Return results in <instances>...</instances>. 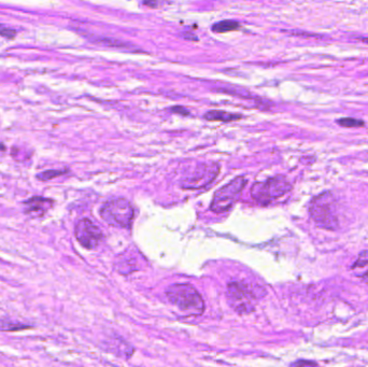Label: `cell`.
<instances>
[{
	"label": "cell",
	"instance_id": "4",
	"mask_svg": "<svg viewBox=\"0 0 368 367\" xmlns=\"http://www.w3.org/2000/svg\"><path fill=\"white\" fill-rule=\"evenodd\" d=\"M292 186L283 177L270 178L266 181L256 183L251 190L252 198L260 204H268L279 197L286 195Z\"/></svg>",
	"mask_w": 368,
	"mask_h": 367
},
{
	"label": "cell",
	"instance_id": "11",
	"mask_svg": "<svg viewBox=\"0 0 368 367\" xmlns=\"http://www.w3.org/2000/svg\"><path fill=\"white\" fill-rule=\"evenodd\" d=\"M204 118L209 120V121H220V122H232L236 121V120L242 118V116L239 114H232L230 112L225 111H209L204 114Z\"/></svg>",
	"mask_w": 368,
	"mask_h": 367
},
{
	"label": "cell",
	"instance_id": "19",
	"mask_svg": "<svg viewBox=\"0 0 368 367\" xmlns=\"http://www.w3.org/2000/svg\"><path fill=\"white\" fill-rule=\"evenodd\" d=\"M358 40L364 42V44H368V38H358Z\"/></svg>",
	"mask_w": 368,
	"mask_h": 367
},
{
	"label": "cell",
	"instance_id": "15",
	"mask_svg": "<svg viewBox=\"0 0 368 367\" xmlns=\"http://www.w3.org/2000/svg\"><path fill=\"white\" fill-rule=\"evenodd\" d=\"M337 123L342 127H363L364 126V121H362V120L354 118H339Z\"/></svg>",
	"mask_w": 368,
	"mask_h": 367
},
{
	"label": "cell",
	"instance_id": "17",
	"mask_svg": "<svg viewBox=\"0 0 368 367\" xmlns=\"http://www.w3.org/2000/svg\"><path fill=\"white\" fill-rule=\"evenodd\" d=\"M174 112H176V114H182V116H188V111L186 110L182 107H174L172 109Z\"/></svg>",
	"mask_w": 368,
	"mask_h": 367
},
{
	"label": "cell",
	"instance_id": "10",
	"mask_svg": "<svg viewBox=\"0 0 368 367\" xmlns=\"http://www.w3.org/2000/svg\"><path fill=\"white\" fill-rule=\"evenodd\" d=\"M351 270L354 276L368 282V251L358 254V260L351 266Z\"/></svg>",
	"mask_w": 368,
	"mask_h": 367
},
{
	"label": "cell",
	"instance_id": "18",
	"mask_svg": "<svg viewBox=\"0 0 368 367\" xmlns=\"http://www.w3.org/2000/svg\"><path fill=\"white\" fill-rule=\"evenodd\" d=\"M292 365H295V366H297V365H300V366H302V365H316V363H314V362H306V361H300V362L293 363Z\"/></svg>",
	"mask_w": 368,
	"mask_h": 367
},
{
	"label": "cell",
	"instance_id": "14",
	"mask_svg": "<svg viewBox=\"0 0 368 367\" xmlns=\"http://www.w3.org/2000/svg\"><path fill=\"white\" fill-rule=\"evenodd\" d=\"M68 170L67 169H64V170H58V169H51V170H46L44 172H40L37 174V179L41 180V181H48L54 178H58L60 176H62L67 174Z\"/></svg>",
	"mask_w": 368,
	"mask_h": 367
},
{
	"label": "cell",
	"instance_id": "13",
	"mask_svg": "<svg viewBox=\"0 0 368 367\" xmlns=\"http://www.w3.org/2000/svg\"><path fill=\"white\" fill-rule=\"evenodd\" d=\"M27 328H32V326H26V324L20 323V322L0 320V330L16 332V330H27Z\"/></svg>",
	"mask_w": 368,
	"mask_h": 367
},
{
	"label": "cell",
	"instance_id": "1",
	"mask_svg": "<svg viewBox=\"0 0 368 367\" xmlns=\"http://www.w3.org/2000/svg\"><path fill=\"white\" fill-rule=\"evenodd\" d=\"M168 300L183 314L188 316H200L204 310L202 295L190 284H172L166 290Z\"/></svg>",
	"mask_w": 368,
	"mask_h": 367
},
{
	"label": "cell",
	"instance_id": "12",
	"mask_svg": "<svg viewBox=\"0 0 368 367\" xmlns=\"http://www.w3.org/2000/svg\"><path fill=\"white\" fill-rule=\"evenodd\" d=\"M239 27L240 25L239 23L236 22V20H222V22H218L214 24V27H212V30H214V32H228L232 30H236Z\"/></svg>",
	"mask_w": 368,
	"mask_h": 367
},
{
	"label": "cell",
	"instance_id": "16",
	"mask_svg": "<svg viewBox=\"0 0 368 367\" xmlns=\"http://www.w3.org/2000/svg\"><path fill=\"white\" fill-rule=\"evenodd\" d=\"M0 34L6 38H13L16 36V32L10 30L8 27H4V25H0Z\"/></svg>",
	"mask_w": 368,
	"mask_h": 367
},
{
	"label": "cell",
	"instance_id": "6",
	"mask_svg": "<svg viewBox=\"0 0 368 367\" xmlns=\"http://www.w3.org/2000/svg\"><path fill=\"white\" fill-rule=\"evenodd\" d=\"M228 304L239 314L251 312L256 304V296L244 282L235 281L228 284Z\"/></svg>",
	"mask_w": 368,
	"mask_h": 367
},
{
	"label": "cell",
	"instance_id": "3",
	"mask_svg": "<svg viewBox=\"0 0 368 367\" xmlns=\"http://www.w3.org/2000/svg\"><path fill=\"white\" fill-rule=\"evenodd\" d=\"M134 208L125 198H113L104 202L100 209L102 220L112 226L128 228L134 220Z\"/></svg>",
	"mask_w": 368,
	"mask_h": 367
},
{
	"label": "cell",
	"instance_id": "7",
	"mask_svg": "<svg viewBox=\"0 0 368 367\" xmlns=\"http://www.w3.org/2000/svg\"><path fill=\"white\" fill-rule=\"evenodd\" d=\"M74 234L79 244L88 250L96 249L104 238L100 228L90 218H82L76 223Z\"/></svg>",
	"mask_w": 368,
	"mask_h": 367
},
{
	"label": "cell",
	"instance_id": "8",
	"mask_svg": "<svg viewBox=\"0 0 368 367\" xmlns=\"http://www.w3.org/2000/svg\"><path fill=\"white\" fill-rule=\"evenodd\" d=\"M218 172L216 165H200L195 169L192 176L184 178L182 188H200L206 186L214 180Z\"/></svg>",
	"mask_w": 368,
	"mask_h": 367
},
{
	"label": "cell",
	"instance_id": "5",
	"mask_svg": "<svg viewBox=\"0 0 368 367\" xmlns=\"http://www.w3.org/2000/svg\"><path fill=\"white\" fill-rule=\"evenodd\" d=\"M246 184V180L244 177L232 179L228 184L216 190L214 200H212L210 209L216 214H223L228 211L238 200Z\"/></svg>",
	"mask_w": 368,
	"mask_h": 367
},
{
	"label": "cell",
	"instance_id": "9",
	"mask_svg": "<svg viewBox=\"0 0 368 367\" xmlns=\"http://www.w3.org/2000/svg\"><path fill=\"white\" fill-rule=\"evenodd\" d=\"M24 212L32 218H42L53 207L54 202L42 196H34L24 202Z\"/></svg>",
	"mask_w": 368,
	"mask_h": 367
},
{
	"label": "cell",
	"instance_id": "2",
	"mask_svg": "<svg viewBox=\"0 0 368 367\" xmlns=\"http://www.w3.org/2000/svg\"><path fill=\"white\" fill-rule=\"evenodd\" d=\"M309 214L321 228L336 230L339 228L337 204L332 192H324L316 196L309 204Z\"/></svg>",
	"mask_w": 368,
	"mask_h": 367
}]
</instances>
